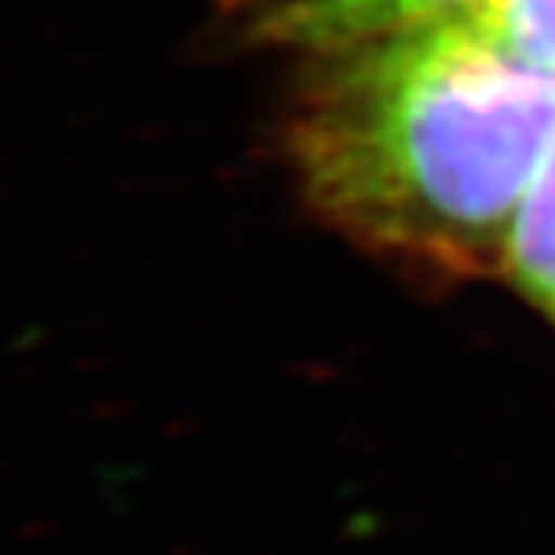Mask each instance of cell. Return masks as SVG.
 <instances>
[{"mask_svg": "<svg viewBox=\"0 0 555 555\" xmlns=\"http://www.w3.org/2000/svg\"><path fill=\"white\" fill-rule=\"evenodd\" d=\"M299 59L282 152L310 214L404 271L502 278L555 134V76L465 15Z\"/></svg>", "mask_w": 555, "mask_h": 555, "instance_id": "6da1fadb", "label": "cell"}, {"mask_svg": "<svg viewBox=\"0 0 555 555\" xmlns=\"http://www.w3.org/2000/svg\"><path fill=\"white\" fill-rule=\"evenodd\" d=\"M480 4L483 0H268L253 11L249 37L307 54L462 18Z\"/></svg>", "mask_w": 555, "mask_h": 555, "instance_id": "7a4b0ae2", "label": "cell"}, {"mask_svg": "<svg viewBox=\"0 0 555 555\" xmlns=\"http://www.w3.org/2000/svg\"><path fill=\"white\" fill-rule=\"evenodd\" d=\"M502 278L555 325V134L516 209Z\"/></svg>", "mask_w": 555, "mask_h": 555, "instance_id": "3957f363", "label": "cell"}, {"mask_svg": "<svg viewBox=\"0 0 555 555\" xmlns=\"http://www.w3.org/2000/svg\"><path fill=\"white\" fill-rule=\"evenodd\" d=\"M465 18L519 62L555 76V0H483Z\"/></svg>", "mask_w": 555, "mask_h": 555, "instance_id": "277c9868", "label": "cell"}]
</instances>
